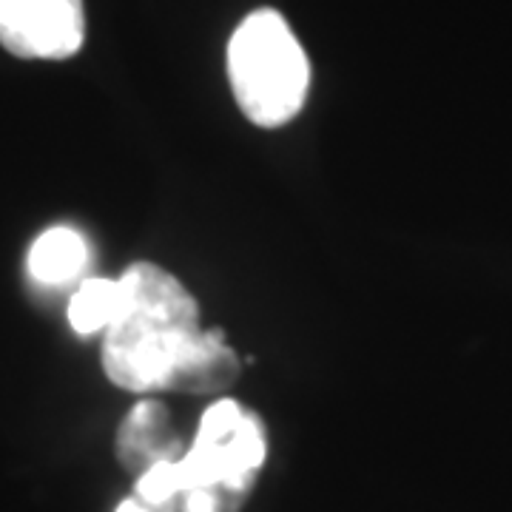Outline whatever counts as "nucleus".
<instances>
[{
    "label": "nucleus",
    "instance_id": "8",
    "mask_svg": "<svg viewBox=\"0 0 512 512\" xmlns=\"http://www.w3.org/2000/svg\"><path fill=\"white\" fill-rule=\"evenodd\" d=\"M114 512H180L177 504H171V501H157V498H146V495L134 493L126 495L120 504H117V510Z\"/></svg>",
    "mask_w": 512,
    "mask_h": 512
},
{
    "label": "nucleus",
    "instance_id": "2",
    "mask_svg": "<svg viewBox=\"0 0 512 512\" xmlns=\"http://www.w3.org/2000/svg\"><path fill=\"white\" fill-rule=\"evenodd\" d=\"M228 83L239 111L259 128L296 120L311 89V60L276 9L245 15L228 40Z\"/></svg>",
    "mask_w": 512,
    "mask_h": 512
},
{
    "label": "nucleus",
    "instance_id": "1",
    "mask_svg": "<svg viewBox=\"0 0 512 512\" xmlns=\"http://www.w3.org/2000/svg\"><path fill=\"white\" fill-rule=\"evenodd\" d=\"M117 279L120 308L100 353L106 379L137 396L220 399L239 379L242 362L220 328L202 325L194 293L154 262H134Z\"/></svg>",
    "mask_w": 512,
    "mask_h": 512
},
{
    "label": "nucleus",
    "instance_id": "4",
    "mask_svg": "<svg viewBox=\"0 0 512 512\" xmlns=\"http://www.w3.org/2000/svg\"><path fill=\"white\" fill-rule=\"evenodd\" d=\"M86 40L83 0H0V46L23 60H69Z\"/></svg>",
    "mask_w": 512,
    "mask_h": 512
},
{
    "label": "nucleus",
    "instance_id": "5",
    "mask_svg": "<svg viewBox=\"0 0 512 512\" xmlns=\"http://www.w3.org/2000/svg\"><path fill=\"white\" fill-rule=\"evenodd\" d=\"M114 450H117V461L137 478L151 470L154 464L180 458L188 450V444L180 439L168 407L146 396L128 410L126 419L120 421Z\"/></svg>",
    "mask_w": 512,
    "mask_h": 512
},
{
    "label": "nucleus",
    "instance_id": "3",
    "mask_svg": "<svg viewBox=\"0 0 512 512\" xmlns=\"http://www.w3.org/2000/svg\"><path fill=\"white\" fill-rule=\"evenodd\" d=\"M268 450V427L256 410L231 396L214 399L202 410L188 450L177 458L180 495L202 484H228L254 493Z\"/></svg>",
    "mask_w": 512,
    "mask_h": 512
},
{
    "label": "nucleus",
    "instance_id": "6",
    "mask_svg": "<svg viewBox=\"0 0 512 512\" xmlns=\"http://www.w3.org/2000/svg\"><path fill=\"white\" fill-rule=\"evenodd\" d=\"M89 259H92V251H89L86 237L72 225H55V228H46L29 245L26 271L37 285L60 288L83 274L89 268Z\"/></svg>",
    "mask_w": 512,
    "mask_h": 512
},
{
    "label": "nucleus",
    "instance_id": "7",
    "mask_svg": "<svg viewBox=\"0 0 512 512\" xmlns=\"http://www.w3.org/2000/svg\"><path fill=\"white\" fill-rule=\"evenodd\" d=\"M120 308V279L92 276L77 285L69 299V325L77 336L106 333Z\"/></svg>",
    "mask_w": 512,
    "mask_h": 512
}]
</instances>
